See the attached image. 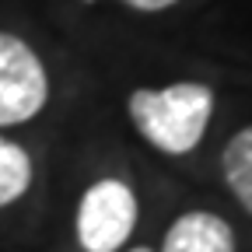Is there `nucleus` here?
I'll return each instance as SVG.
<instances>
[{
	"label": "nucleus",
	"mask_w": 252,
	"mask_h": 252,
	"mask_svg": "<svg viewBox=\"0 0 252 252\" xmlns=\"http://www.w3.org/2000/svg\"><path fill=\"white\" fill-rule=\"evenodd\" d=\"M137 133L161 154H189L207 133L214 116V91L200 81H175L168 88H137L126 102Z\"/></svg>",
	"instance_id": "obj_1"
},
{
	"label": "nucleus",
	"mask_w": 252,
	"mask_h": 252,
	"mask_svg": "<svg viewBox=\"0 0 252 252\" xmlns=\"http://www.w3.org/2000/svg\"><path fill=\"white\" fill-rule=\"evenodd\" d=\"M137 228V196L119 179H98L77 207V242L84 252H119Z\"/></svg>",
	"instance_id": "obj_2"
},
{
	"label": "nucleus",
	"mask_w": 252,
	"mask_h": 252,
	"mask_svg": "<svg viewBox=\"0 0 252 252\" xmlns=\"http://www.w3.org/2000/svg\"><path fill=\"white\" fill-rule=\"evenodd\" d=\"M49 102V77L25 39L0 32V126L35 119Z\"/></svg>",
	"instance_id": "obj_3"
},
{
	"label": "nucleus",
	"mask_w": 252,
	"mask_h": 252,
	"mask_svg": "<svg viewBox=\"0 0 252 252\" xmlns=\"http://www.w3.org/2000/svg\"><path fill=\"white\" fill-rule=\"evenodd\" d=\"M161 252H235V231L220 214L189 210L172 220Z\"/></svg>",
	"instance_id": "obj_4"
},
{
	"label": "nucleus",
	"mask_w": 252,
	"mask_h": 252,
	"mask_svg": "<svg viewBox=\"0 0 252 252\" xmlns=\"http://www.w3.org/2000/svg\"><path fill=\"white\" fill-rule=\"evenodd\" d=\"M220 172H224V182L235 193V200L252 214V123L242 126L224 144V151H220Z\"/></svg>",
	"instance_id": "obj_5"
},
{
	"label": "nucleus",
	"mask_w": 252,
	"mask_h": 252,
	"mask_svg": "<svg viewBox=\"0 0 252 252\" xmlns=\"http://www.w3.org/2000/svg\"><path fill=\"white\" fill-rule=\"evenodd\" d=\"M32 186V158L21 144L0 137V207L21 200Z\"/></svg>",
	"instance_id": "obj_6"
},
{
	"label": "nucleus",
	"mask_w": 252,
	"mask_h": 252,
	"mask_svg": "<svg viewBox=\"0 0 252 252\" xmlns=\"http://www.w3.org/2000/svg\"><path fill=\"white\" fill-rule=\"evenodd\" d=\"M126 7H133V11H165V7H172V4H179V0H123Z\"/></svg>",
	"instance_id": "obj_7"
},
{
	"label": "nucleus",
	"mask_w": 252,
	"mask_h": 252,
	"mask_svg": "<svg viewBox=\"0 0 252 252\" xmlns=\"http://www.w3.org/2000/svg\"><path fill=\"white\" fill-rule=\"evenodd\" d=\"M126 252H154V249H147V245H137V249H126Z\"/></svg>",
	"instance_id": "obj_8"
}]
</instances>
